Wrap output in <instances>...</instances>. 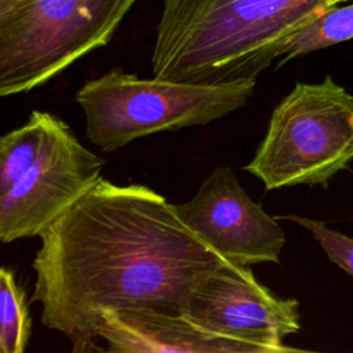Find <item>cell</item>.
<instances>
[{
  "label": "cell",
  "mask_w": 353,
  "mask_h": 353,
  "mask_svg": "<svg viewBox=\"0 0 353 353\" xmlns=\"http://www.w3.org/2000/svg\"><path fill=\"white\" fill-rule=\"evenodd\" d=\"M32 268L41 323L92 352L102 314L152 307L181 313L226 261L141 183L101 178L40 236Z\"/></svg>",
  "instance_id": "obj_1"
},
{
  "label": "cell",
  "mask_w": 353,
  "mask_h": 353,
  "mask_svg": "<svg viewBox=\"0 0 353 353\" xmlns=\"http://www.w3.org/2000/svg\"><path fill=\"white\" fill-rule=\"evenodd\" d=\"M256 80L225 84H189L141 79L121 68L85 80L76 102L85 117V135L102 152L183 127L204 125L243 108Z\"/></svg>",
  "instance_id": "obj_2"
},
{
  "label": "cell",
  "mask_w": 353,
  "mask_h": 353,
  "mask_svg": "<svg viewBox=\"0 0 353 353\" xmlns=\"http://www.w3.org/2000/svg\"><path fill=\"white\" fill-rule=\"evenodd\" d=\"M138 0H0V95L29 92L105 47Z\"/></svg>",
  "instance_id": "obj_3"
},
{
  "label": "cell",
  "mask_w": 353,
  "mask_h": 353,
  "mask_svg": "<svg viewBox=\"0 0 353 353\" xmlns=\"http://www.w3.org/2000/svg\"><path fill=\"white\" fill-rule=\"evenodd\" d=\"M353 160V95L331 76L296 83L273 109L245 171L266 190L323 185Z\"/></svg>",
  "instance_id": "obj_4"
},
{
  "label": "cell",
  "mask_w": 353,
  "mask_h": 353,
  "mask_svg": "<svg viewBox=\"0 0 353 353\" xmlns=\"http://www.w3.org/2000/svg\"><path fill=\"white\" fill-rule=\"evenodd\" d=\"M103 164L52 114L39 159L0 194L1 243L40 236L102 178Z\"/></svg>",
  "instance_id": "obj_5"
},
{
  "label": "cell",
  "mask_w": 353,
  "mask_h": 353,
  "mask_svg": "<svg viewBox=\"0 0 353 353\" xmlns=\"http://www.w3.org/2000/svg\"><path fill=\"white\" fill-rule=\"evenodd\" d=\"M218 335L262 347L266 353L302 352L284 345L301 331L299 301L276 296L245 265L225 261L189 298L182 312Z\"/></svg>",
  "instance_id": "obj_6"
},
{
  "label": "cell",
  "mask_w": 353,
  "mask_h": 353,
  "mask_svg": "<svg viewBox=\"0 0 353 353\" xmlns=\"http://www.w3.org/2000/svg\"><path fill=\"white\" fill-rule=\"evenodd\" d=\"M175 210L225 259L245 266L280 263L285 244L283 228L247 194L230 167L214 168L196 194L175 204Z\"/></svg>",
  "instance_id": "obj_7"
},
{
  "label": "cell",
  "mask_w": 353,
  "mask_h": 353,
  "mask_svg": "<svg viewBox=\"0 0 353 353\" xmlns=\"http://www.w3.org/2000/svg\"><path fill=\"white\" fill-rule=\"evenodd\" d=\"M98 338L113 353H266L259 346L208 331L183 313L152 307L105 312Z\"/></svg>",
  "instance_id": "obj_8"
},
{
  "label": "cell",
  "mask_w": 353,
  "mask_h": 353,
  "mask_svg": "<svg viewBox=\"0 0 353 353\" xmlns=\"http://www.w3.org/2000/svg\"><path fill=\"white\" fill-rule=\"evenodd\" d=\"M52 113L33 110L28 120L0 138V194L36 163L46 143Z\"/></svg>",
  "instance_id": "obj_9"
},
{
  "label": "cell",
  "mask_w": 353,
  "mask_h": 353,
  "mask_svg": "<svg viewBox=\"0 0 353 353\" xmlns=\"http://www.w3.org/2000/svg\"><path fill=\"white\" fill-rule=\"evenodd\" d=\"M353 39V4L336 6L313 19L283 46L276 68L309 52Z\"/></svg>",
  "instance_id": "obj_10"
},
{
  "label": "cell",
  "mask_w": 353,
  "mask_h": 353,
  "mask_svg": "<svg viewBox=\"0 0 353 353\" xmlns=\"http://www.w3.org/2000/svg\"><path fill=\"white\" fill-rule=\"evenodd\" d=\"M32 334V320L25 290L11 268L0 269V350L23 353Z\"/></svg>",
  "instance_id": "obj_11"
},
{
  "label": "cell",
  "mask_w": 353,
  "mask_h": 353,
  "mask_svg": "<svg viewBox=\"0 0 353 353\" xmlns=\"http://www.w3.org/2000/svg\"><path fill=\"white\" fill-rule=\"evenodd\" d=\"M307 229L325 251L328 259L353 276V237L330 229L324 222L296 214L280 216Z\"/></svg>",
  "instance_id": "obj_12"
}]
</instances>
